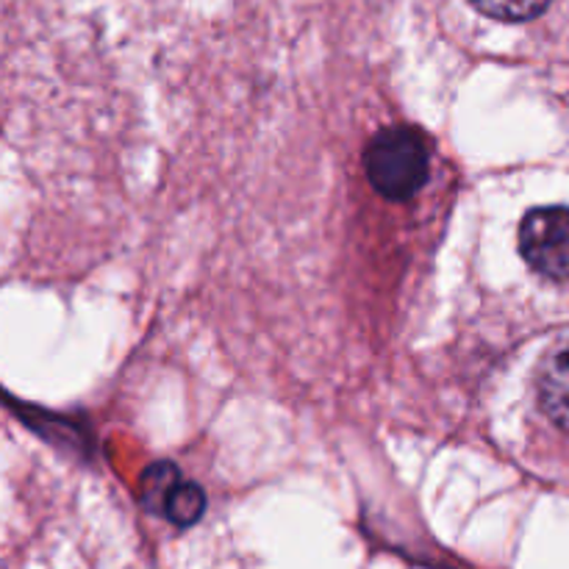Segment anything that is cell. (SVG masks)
Listing matches in <instances>:
<instances>
[{
  "instance_id": "cell-2",
  "label": "cell",
  "mask_w": 569,
  "mask_h": 569,
  "mask_svg": "<svg viewBox=\"0 0 569 569\" xmlns=\"http://www.w3.org/2000/svg\"><path fill=\"white\" fill-rule=\"evenodd\" d=\"M520 253L533 272L550 281H569V209L539 206L520 222Z\"/></svg>"
},
{
  "instance_id": "cell-1",
  "label": "cell",
  "mask_w": 569,
  "mask_h": 569,
  "mask_svg": "<svg viewBox=\"0 0 569 569\" xmlns=\"http://www.w3.org/2000/svg\"><path fill=\"white\" fill-rule=\"evenodd\" d=\"M365 170L372 189L387 200H411L428 183L431 144L415 126H389L370 139Z\"/></svg>"
},
{
  "instance_id": "cell-4",
  "label": "cell",
  "mask_w": 569,
  "mask_h": 569,
  "mask_svg": "<svg viewBox=\"0 0 569 569\" xmlns=\"http://www.w3.org/2000/svg\"><path fill=\"white\" fill-rule=\"evenodd\" d=\"M539 409L550 422L569 433V345L556 348L537 376Z\"/></svg>"
},
{
  "instance_id": "cell-3",
  "label": "cell",
  "mask_w": 569,
  "mask_h": 569,
  "mask_svg": "<svg viewBox=\"0 0 569 569\" xmlns=\"http://www.w3.org/2000/svg\"><path fill=\"white\" fill-rule=\"evenodd\" d=\"M139 500L150 515L164 517L176 528H192L206 511L203 487L187 481L170 461H156L144 470L139 481Z\"/></svg>"
},
{
  "instance_id": "cell-5",
  "label": "cell",
  "mask_w": 569,
  "mask_h": 569,
  "mask_svg": "<svg viewBox=\"0 0 569 569\" xmlns=\"http://www.w3.org/2000/svg\"><path fill=\"white\" fill-rule=\"evenodd\" d=\"M481 14L503 22H526L542 14L550 0H470Z\"/></svg>"
}]
</instances>
